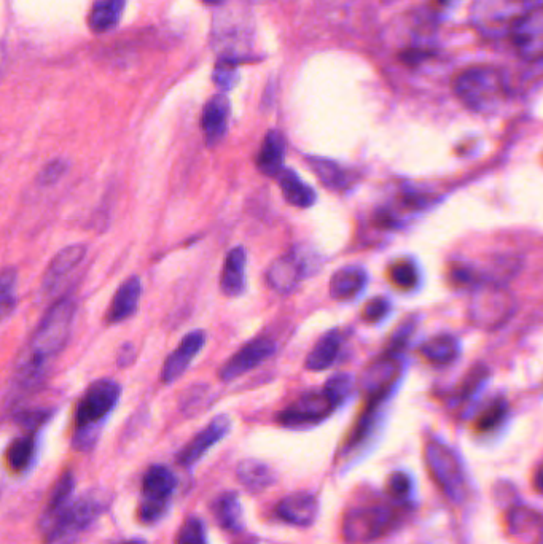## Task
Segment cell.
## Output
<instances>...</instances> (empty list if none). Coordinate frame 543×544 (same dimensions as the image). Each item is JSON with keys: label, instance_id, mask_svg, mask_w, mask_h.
Wrapping results in <instances>:
<instances>
[{"label": "cell", "instance_id": "1", "mask_svg": "<svg viewBox=\"0 0 543 544\" xmlns=\"http://www.w3.org/2000/svg\"><path fill=\"white\" fill-rule=\"evenodd\" d=\"M74 317L75 303L71 298L56 301L45 312L28 347L16 360V381L28 387L40 382L51 360H55L66 347Z\"/></svg>", "mask_w": 543, "mask_h": 544}, {"label": "cell", "instance_id": "2", "mask_svg": "<svg viewBox=\"0 0 543 544\" xmlns=\"http://www.w3.org/2000/svg\"><path fill=\"white\" fill-rule=\"evenodd\" d=\"M122 387L114 379H99L85 390L74 416V446L90 449L101 433L102 424L117 408Z\"/></svg>", "mask_w": 543, "mask_h": 544}, {"label": "cell", "instance_id": "3", "mask_svg": "<svg viewBox=\"0 0 543 544\" xmlns=\"http://www.w3.org/2000/svg\"><path fill=\"white\" fill-rule=\"evenodd\" d=\"M459 101L477 113L499 109L512 94L502 70L491 66H473L462 70L453 83Z\"/></svg>", "mask_w": 543, "mask_h": 544}, {"label": "cell", "instance_id": "4", "mask_svg": "<svg viewBox=\"0 0 543 544\" xmlns=\"http://www.w3.org/2000/svg\"><path fill=\"white\" fill-rule=\"evenodd\" d=\"M542 0H473L472 23L488 39L508 37L513 26Z\"/></svg>", "mask_w": 543, "mask_h": 544}, {"label": "cell", "instance_id": "5", "mask_svg": "<svg viewBox=\"0 0 543 544\" xmlns=\"http://www.w3.org/2000/svg\"><path fill=\"white\" fill-rule=\"evenodd\" d=\"M426 463L429 473L443 494L453 503H462L467 495L464 468L456 452L440 440L426 444Z\"/></svg>", "mask_w": 543, "mask_h": 544}, {"label": "cell", "instance_id": "6", "mask_svg": "<svg viewBox=\"0 0 543 544\" xmlns=\"http://www.w3.org/2000/svg\"><path fill=\"white\" fill-rule=\"evenodd\" d=\"M516 303L504 285L481 284L473 288L470 301V319L483 330L504 327L515 314Z\"/></svg>", "mask_w": 543, "mask_h": 544}, {"label": "cell", "instance_id": "7", "mask_svg": "<svg viewBox=\"0 0 543 544\" xmlns=\"http://www.w3.org/2000/svg\"><path fill=\"white\" fill-rule=\"evenodd\" d=\"M104 495L86 494L79 500L69 503L58 514L42 519V527L47 533L48 541H58L67 535H74L86 529L91 522L106 510Z\"/></svg>", "mask_w": 543, "mask_h": 544}, {"label": "cell", "instance_id": "8", "mask_svg": "<svg viewBox=\"0 0 543 544\" xmlns=\"http://www.w3.org/2000/svg\"><path fill=\"white\" fill-rule=\"evenodd\" d=\"M395 513L389 506L370 505L351 508L343 517V537L349 544H367L391 530Z\"/></svg>", "mask_w": 543, "mask_h": 544}, {"label": "cell", "instance_id": "9", "mask_svg": "<svg viewBox=\"0 0 543 544\" xmlns=\"http://www.w3.org/2000/svg\"><path fill=\"white\" fill-rule=\"evenodd\" d=\"M317 261L319 260H316L314 255H306L301 250H293L271 263L270 268L266 271V280L276 292L289 295L298 287L301 280L316 271Z\"/></svg>", "mask_w": 543, "mask_h": 544}, {"label": "cell", "instance_id": "10", "mask_svg": "<svg viewBox=\"0 0 543 544\" xmlns=\"http://www.w3.org/2000/svg\"><path fill=\"white\" fill-rule=\"evenodd\" d=\"M335 409L324 392H309L284 409L278 416V422L287 428L313 427L324 422Z\"/></svg>", "mask_w": 543, "mask_h": 544}, {"label": "cell", "instance_id": "11", "mask_svg": "<svg viewBox=\"0 0 543 544\" xmlns=\"http://www.w3.org/2000/svg\"><path fill=\"white\" fill-rule=\"evenodd\" d=\"M513 48L524 61L539 63L543 53V13L542 7L534 8L513 26L508 34Z\"/></svg>", "mask_w": 543, "mask_h": 544}, {"label": "cell", "instance_id": "12", "mask_svg": "<svg viewBox=\"0 0 543 544\" xmlns=\"http://www.w3.org/2000/svg\"><path fill=\"white\" fill-rule=\"evenodd\" d=\"M276 352V344L270 338H257L247 342L220 368L219 377L223 382L235 381L249 371L255 370Z\"/></svg>", "mask_w": 543, "mask_h": 544}, {"label": "cell", "instance_id": "13", "mask_svg": "<svg viewBox=\"0 0 543 544\" xmlns=\"http://www.w3.org/2000/svg\"><path fill=\"white\" fill-rule=\"evenodd\" d=\"M231 419L228 416H217L209 422L208 427L203 428L187 446L179 452L177 460L182 467H193L196 462L203 459L204 454L219 444L230 433Z\"/></svg>", "mask_w": 543, "mask_h": 544}, {"label": "cell", "instance_id": "14", "mask_svg": "<svg viewBox=\"0 0 543 544\" xmlns=\"http://www.w3.org/2000/svg\"><path fill=\"white\" fill-rule=\"evenodd\" d=\"M206 344V333L203 330L190 331L180 341L177 349L166 358L163 370H161V381L163 384H172L184 376L188 366L192 365L196 355L200 354Z\"/></svg>", "mask_w": 543, "mask_h": 544}, {"label": "cell", "instance_id": "15", "mask_svg": "<svg viewBox=\"0 0 543 544\" xmlns=\"http://www.w3.org/2000/svg\"><path fill=\"white\" fill-rule=\"evenodd\" d=\"M85 257L86 247L83 244L67 245L63 250H59L45 269L42 279L43 290L47 293L55 292L66 277L79 268Z\"/></svg>", "mask_w": 543, "mask_h": 544}, {"label": "cell", "instance_id": "16", "mask_svg": "<svg viewBox=\"0 0 543 544\" xmlns=\"http://www.w3.org/2000/svg\"><path fill=\"white\" fill-rule=\"evenodd\" d=\"M142 298V280L137 276L128 277L117 292H115L109 311H107L106 320L110 325H118L133 317L136 314L137 307L141 304Z\"/></svg>", "mask_w": 543, "mask_h": 544}, {"label": "cell", "instance_id": "17", "mask_svg": "<svg viewBox=\"0 0 543 544\" xmlns=\"http://www.w3.org/2000/svg\"><path fill=\"white\" fill-rule=\"evenodd\" d=\"M276 513L289 524L308 527L316 521L319 503L311 494L287 495L276 506Z\"/></svg>", "mask_w": 543, "mask_h": 544}, {"label": "cell", "instance_id": "18", "mask_svg": "<svg viewBox=\"0 0 543 544\" xmlns=\"http://www.w3.org/2000/svg\"><path fill=\"white\" fill-rule=\"evenodd\" d=\"M230 118V102L225 96L219 94L204 105L201 126H203L204 139L209 147H215L225 137Z\"/></svg>", "mask_w": 543, "mask_h": 544}, {"label": "cell", "instance_id": "19", "mask_svg": "<svg viewBox=\"0 0 543 544\" xmlns=\"http://www.w3.org/2000/svg\"><path fill=\"white\" fill-rule=\"evenodd\" d=\"M247 252L244 247H235L223 261L220 288L230 298L241 296L246 290Z\"/></svg>", "mask_w": 543, "mask_h": 544}, {"label": "cell", "instance_id": "20", "mask_svg": "<svg viewBox=\"0 0 543 544\" xmlns=\"http://www.w3.org/2000/svg\"><path fill=\"white\" fill-rule=\"evenodd\" d=\"M344 335L343 331L330 330L316 342V346L309 352L306 357V370L309 371H325L335 363L336 358L340 355L341 346H343Z\"/></svg>", "mask_w": 543, "mask_h": 544}, {"label": "cell", "instance_id": "21", "mask_svg": "<svg viewBox=\"0 0 543 544\" xmlns=\"http://www.w3.org/2000/svg\"><path fill=\"white\" fill-rule=\"evenodd\" d=\"M286 160V139L279 131H270L257 155V168L266 177H278Z\"/></svg>", "mask_w": 543, "mask_h": 544}, {"label": "cell", "instance_id": "22", "mask_svg": "<svg viewBox=\"0 0 543 544\" xmlns=\"http://www.w3.org/2000/svg\"><path fill=\"white\" fill-rule=\"evenodd\" d=\"M367 284V271L360 266H344L330 279V295L333 300L346 301L356 298Z\"/></svg>", "mask_w": 543, "mask_h": 544}, {"label": "cell", "instance_id": "23", "mask_svg": "<svg viewBox=\"0 0 543 544\" xmlns=\"http://www.w3.org/2000/svg\"><path fill=\"white\" fill-rule=\"evenodd\" d=\"M279 188L282 196L290 206L298 209H308L316 203V191L309 187L308 183L298 177L292 169H282L278 174Z\"/></svg>", "mask_w": 543, "mask_h": 544}, {"label": "cell", "instance_id": "24", "mask_svg": "<svg viewBox=\"0 0 543 544\" xmlns=\"http://www.w3.org/2000/svg\"><path fill=\"white\" fill-rule=\"evenodd\" d=\"M236 475L244 489L251 494L265 492L276 482V473L266 463L255 459H246L239 463Z\"/></svg>", "mask_w": 543, "mask_h": 544}, {"label": "cell", "instance_id": "25", "mask_svg": "<svg viewBox=\"0 0 543 544\" xmlns=\"http://www.w3.org/2000/svg\"><path fill=\"white\" fill-rule=\"evenodd\" d=\"M215 521L228 532L238 533L244 529V511L241 500L235 492L220 495L212 506Z\"/></svg>", "mask_w": 543, "mask_h": 544}, {"label": "cell", "instance_id": "26", "mask_svg": "<svg viewBox=\"0 0 543 544\" xmlns=\"http://www.w3.org/2000/svg\"><path fill=\"white\" fill-rule=\"evenodd\" d=\"M176 486L177 481L174 473L163 465H155L144 475L142 494H144V498H149V500L168 502Z\"/></svg>", "mask_w": 543, "mask_h": 544}, {"label": "cell", "instance_id": "27", "mask_svg": "<svg viewBox=\"0 0 543 544\" xmlns=\"http://www.w3.org/2000/svg\"><path fill=\"white\" fill-rule=\"evenodd\" d=\"M306 161H308L309 168L313 169L317 179L321 180L324 187L333 191H343L351 187V172L343 168L341 164L336 163V161L314 158V156H309Z\"/></svg>", "mask_w": 543, "mask_h": 544}, {"label": "cell", "instance_id": "28", "mask_svg": "<svg viewBox=\"0 0 543 544\" xmlns=\"http://www.w3.org/2000/svg\"><path fill=\"white\" fill-rule=\"evenodd\" d=\"M419 352L434 365H450L461 355V342L453 335H438L424 342Z\"/></svg>", "mask_w": 543, "mask_h": 544}, {"label": "cell", "instance_id": "29", "mask_svg": "<svg viewBox=\"0 0 543 544\" xmlns=\"http://www.w3.org/2000/svg\"><path fill=\"white\" fill-rule=\"evenodd\" d=\"M125 10V0H96L90 13V28L98 34L117 26Z\"/></svg>", "mask_w": 543, "mask_h": 544}, {"label": "cell", "instance_id": "30", "mask_svg": "<svg viewBox=\"0 0 543 544\" xmlns=\"http://www.w3.org/2000/svg\"><path fill=\"white\" fill-rule=\"evenodd\" d=\"M75 489V478L71 471H66L61 478L56 482L55 489L51 492L50 500H48L47 511L43 514L45 517L55 516L59 511L64 510L69 503L72 502V494Z\"/></svg>", "mask_w": 543, "mask_h": 544}, {"label": "cell", "instance_id": "31", "mask_svg": "<svg viewBox=\"0 0 543 544\" xmlns=\"http://www.w3.org/2000/svg\"><path fill=\"white\" fill-rule=\"evenodd\" d=\"M36 452V441L34 436L26 435L16 438L7 449L8 467L13 471H23L29 467L32 457Z\"/></svg>", "mask_w": 543, "mask_h": 544}, {"label": "cell", "instance_id": "32", "mask_svg": "<svg viewBox=\"0 0 543 544\" xmlns=\"http://www.w3.org/2000/svg\"><path fill=\"white\" fill-rule=\"evenodd\" d=\"M491 371L486 365H475L470 368L469 373H465L464 379L459 384L458 401H469L473 397H477L481 389L488 384Z\"/></svg>", "mask_w": 543, "mask_h": 544}, {"label": "cell", "instance_id": "33", "mask_svg": "<svg viewBox=\"0 0 543 544\" xmlns=\"http://www.w3.org/2000/svg\"><path fill=\"white\" fill-rule=\"evenodd\" d=\"M16 284L18 272L15 268H5L0 271V320L12 315L16 307Z\"/></svg>", "mask_w": 543, "mask_h": 544}, {"label": "cell", "instance_id": "34", "mask_svg": "<svg viewBox=\"0 0 543 544\" xmlns=\"http://www.w3.org/2000/svg\"><path fill=\"white\" fill-rule=\"evenodd\" d=\"M539 527L540 514L528 506H513L508 513V530L513 535H526V533L539 530Z\"/></svg>", "mask_w": 543, "mask_h": 544}, {"label": "cell", "instance_id": "35", "mask_svg": "<svg viewBox=\"0 0 543 544\" xmlns=\"http://www.w3.org/2000/svg\"><path fill=\"white\" fill-rule=\"evenodd\" d=\"M507 412L508 405L505 398H496L481 411L480 416L477 417V422H475V428L481 433L493 432L497 427L504 424Z\"/></svg>", "mask_w": 543, "mask_h": 544}, {"label": "cell", "instance_id": "36", "mask_svg": "<svg viewBox=\"0 0 543 544\" xmlns=\"http://www.w3.org/2000/svg\"><path fill=\"white\" fill-rule=\"evenodd\" d=\"M356 389V381L354 377L348 373L335 374L330 377L329 381L325 382V387L322 392L329 397L335 408L343 405L344 401L351 397V393Z\"/></svg>", "mask_w": 543, "mask_h": 544}, {"label": "cell", "instance_id": "37", "mask_svg": "<svg viewBox=\"0 0 543 544\" xmlns=\"http://www.w3.org/2000/svg\"><path fill=\"white\" fill-rule=\"evenodd\" d=\"M389 277H391L392 284L402 290H411L418 285V269H416L415 263L410 260L395 261L389 269Z\"/></svg>", "mask_w": 543, "mask_h": 544}, {"label": "cell", "instance_id": "38", "mask_svg": "<svg viewBox=\"0 0 543 544\" xmlns=\"http://www.w3.org/2000/svg\"><path fill=\"white\" fill-rule=\"evenodd\" d=\"M450 279L454 287L472 288V290L483 284L481 272L467 263H454L450 269Z\"/></svg>", "mask_w": 543, "mask_h": 544}, {"label": "cell", "instance_id": "39", "mask_svg": "<svg viewBox=\"0 0 543 544\" xmlns=\"http://www.w3.org/2000/svg\"><path fill=\"white\" fill-rule=\"evenodd\" d=\"M176 544H208L203 521L198 517H188L177 532Z\"/></svg>", "mask_w": 543, "mask_h": 544}, {"label": "cell", "instance_id": "40", "mask_svg": "<svg viewBox=\"0 0 543 544\" xmlns=\"http://www.w3.org/2000/svg\"><path fill=\"white\" fill-rule=\"evenodd\" d=\"M387 490L394 498H407L413 490V479L405 471H395L389 476Z\"/></svg>", "mask_w": 543, "mask_h": 544}, {"label": "cell", "instance_id": "41", "mask_svg": "<svg viewBox=\"0 0 543 544\" xmlns=\"http://www.w3.org/2000/svg\"><path fill=\"white\" fill-rule=\"evenodd\" d=\"M389 309H391V303L383 296H378V298H373V300L365 304L364 309H362V319L368 323L379 322L389 314Z\"/></svg>", "mask_w": 543, "mask_h": 544}, {"label": "cell", "instance_id": "42", "mask_svg": "<svg viewBox=\"0 0 543 544\" xmlns=\"http://www.w3.org/2000/svg\"><path fill=\"white\" fill-rule=\"evenodd\" d=\"M67 172V163L64 160H53L40 171L39 183L43 187H50L55 185L56 182L63 179L64 174Z\"/></svg>", "mask_w": 543, "mask_h": 544}, {"label": "cell", "instance_id": "43", "mask_svg": "<svg viewBox=\"0 0 543 544\" xmlns=\"http://www.w3.org/2000/svg\"><path fill=\"white\" fill-rule=\"evenodd\" d=\"M168 510V502H158V500H149L144 498L141 508H139V516L144 522H157L161 517L165 516Z\"/></svg>", "mask_w": 543, "mask_h": 544}, {"label": "cell", "instance_id": "44", "mask_svg": "<svg viewBox=\"0 0 543 544\" xmlns=\"http://www.w3.org/2000/svg\"><path fill=\"white\" fill-rule=\"evenodd\" d=\"M215 83L223 88V90H230L231 86L236 82V69L231 61L225 59L215 69Z\"/></svg>", "mask_w": 543, "mask_h": 544}, {"label": "cell", "instance_id": "45", "mask_svg": "<svg viewBox=\"0 0 543 544\" xmlns=\"http://www.w3.org/2000/svg\"><path fill=\"white\" fill-rule=\"evenodd\" d=\"M134 357H136V349H134L133 344H125V346H122V349H120V352H118V365L125 368L129 363L134 362Z\"/></svg>", "mask_w": 543, "mask_h": 544}, {"label": "cell", "instance_id": "46", "mask_svg": "<svg viewBox=\"0 0 543 544\" xmlns=\"http://www.w3.org/2000/svg\"><path fill=\"white\" fill-rule=\"evenodd\" d=\"M542 470H537V473H536V487H537V492H542Z\"/></svg>", "mask_w": 543, "mask_h": 544}, {"label": "cell", "instance_id": "47", "mask_svg": "<svg viewBox=\"0 0 543 544\" xmlns=\"http://www.w3.org/2000/svg\"><path fill=\"white\" fill-rule=\"evenodd\" d=\"M236 544H258L257 540H254V538H243V540H239Z\"/></svg>", "mask_w": 543, "mask_h": 544}, {"label": "cell", "instance_id": "48", "mask_svg": "<svg viewBox=\"0 0 543 544\" xmlns=\"http://www.w3.org/2000/svg\"><path fill=\"white\" fill-rule=\"evenodd\" d=\"M204 4L208 5H220L222 4L223 0H203Z\"/></svg>", "mask_w": 543, "mask_h": 544}, {"label": "cell", "instance_id": "49", "mask_svg": "<svg viewBox=\"0 0 543 544\" xmlns=\"http://www.w3.org/2000/svg\"><path fill=\"white\" fill-rule=\"evenodd\" d=\"M123 544H145V541H142V540H129V541H126V543H123Z\"/></svg>", "mask_w": 543, "mask_h": 544}]
</instances>
